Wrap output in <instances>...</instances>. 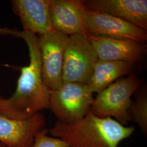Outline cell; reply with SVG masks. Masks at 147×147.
<instances>
[{
    "label": "cell",
    "instance_id": "1",
    "mask_svg": "<svg viewBox=\"0 0 147 147\" xmlns=\"http://www.w3.org/2000/svg\"><path fill=\"white\" fill-rule=\"evenodd\" d=\"M0 34L23 39L30 57L28 65L20 69V76L13 94L8 98L0 95V115L14 121H26L49 109L50 89L42 81L38 37L27 32L1 27Z\"/></svg>",
    "mask_w": 147,
    "mask_h": 147
},
{
    "label": "cell",
    "instance_id": "2",
    "mask_svg": "<svg viewBox=\"0 0 147 147\" xmlns=\"http://www.w3.org/2000/svg\"><path fill=\"white\" fill-rule=\"evenodd\" d=\"M135 129L123 125L112 118H100L89 110L84 118L70 124L56 121L49 132L66 142L69 147H117Z\"/></svg>",
    "mask_w": 147,
    "mask_h": 147
},
{
    "label": "cell",
    "instance_id": "3",
    "mask_svg": "<svg viewBox=\"0 0 147 147\" xmlns=\"http://www.w3.org/2000/svg\"><path fill=\"white\" fill-rule=\"evenodd\" d=\"M142 82L135 74L117 80L98 93L90 111L100 118L114 117L125 126L130 121L128 110L132 95L140 88Z\"/></svg>",
    "mask_w": 147,
    "mask_h": 147
},
{
    "label": "cell",
    "instance_id": "4",
    "mask_svg": "<svg viewBox=\"0 0 147 147\" xmlns=\"http://www.w3.org/2000/svg\"><path fill=\"white\" fill-rule=\"evenodd\" d=\"M93 100V93L86 84L63 82L57 89L50 90L49 109L57 121L70 124L84 118Z\"/></svg>",
    "mask_w": 147,
    "mask_h": 147
},
{
    "label": "cell",
    "instance_id": "5",
    "mask_svg": "<svg viewBox=\"0 0 147 147\" xmlns=\"http://www.w3.org/2000/svg\"><path fill=\"white\" fill-rule=\"evenodd\" d=\"M88 36H69L64 56L63 82L86 84L90 78L98 57Z\"/></svg>",
    "mask_w": 147,
    "mask_h": 147
},
{
    "label": "cell",
    "instance_id": "6",
    "mask_svg": "<svg viewBox=\"0 0 147 147\" xmlns=\"http://www.w3.org/2000/svg\"><path fill=\"white\" fill-rule=\"evenodd\" d=\"M69 36L55 30L38 37L42 81L50 90L63 83L64 56Z\"/></svg>",
    "mask_w": 147,
    "mask_h": 147
},
{
    "label": "cell",
    "instance_id": "7",
    "mask_svg": "<svg viewBox=\"0 0 147 147\" xmlns=\"http://www.w3.org/2000/svg\"><path fill=\"white\" fill-rule=\"evenodd\" d=\"M86 17L87 28L91 35L129 39L146 45L147 31L127 21L87 7Z\"/></svg>",
    "mask_w": 147,
    "mask_h": 147
},
{
    "label": "cell",
    "instance_id": "8",
    "mask_svg": "<svg viewBox=\"0 0 147 147\" xmlns=\"http://www.w3.org/2000/svg\"><path fill=\"white\" fill-rule=\"evenodd\" d=\"M87 7L84 0H50V14L54 30L69 36H89L86 26Z\"/></svg>",
    "mask_w": 147,
    "mask_h": 147
},
{
    "label": "cell",
    "instance_id": "9",
    "mask_svg": "<svg viewBox=\"0 0 147 147\" xmlns=\"http://www.w3.org/2000/svg\"><path fill=\"white\" fill-rule=\"evenodd\" d=\"M88 37L100 60L135 64L141 61L147 53L146 45L131 40L91 34Z\"/></svg>",
    "mask_w": 147,
    "mask_h": 147
},
{
    "label": "cell",
    "instance_id": "10",
    "mask_svg": "<svg viewBox=\"0 0 147 147\" xmlns=\"http://www.w3.org/2000/svg\"><path fill=\"white\" fill-rule=\"evenodd\" d=\"M40 112L26 121L10 119L0 115V143L7 147H32L34 137L45 126Z\"/></svg>",
    "mask_w": 147,
    "mask_h": 147
},
{
    "label": "cell",
    "instance_id": "11",
    "mask_svg": "<svg viewBox=\"0 0 147 147\" xmlns=\"http://www.w3.org/2000/svg\"><path fill=\"white\" fill-rule=\"evenodd\" d=\"M12 10L24 31L41 36L54 30L50 14V0H12Z\"/></svg>",
    "mask_w": 147,
    "mask_h": 147
},
{
    "label": "cell",
    "instance_id": "12",
    "mask_svg": "<svg viewBox=\"0 0 147 147\" xmlns=\"http://www.w3.org/2000/svg\"><path fill=\"white\" fill-rule=\"evenodd\" d=\"M90 9L110 14L147 30V0H84Z\"/></svg>",
    "mask_w": 147,
    "mask_h": 147
},
{
    "label": "cell",
    "instance_id": "13",
    "mask_svg": "<svg viewBox=\"0 0 147 147\" xmlns=\"http://www.w3.org/2000/svg\"><path fill=\"white\" fill-rule=\"evenodd\" d=\"M134 64L125 62L98 59L86 85L93 93L98 94L117 80L130 74Z\"/></svg>",
    "mask_w": 147,
    "mask_h": 147
},
{
    "label": "cell",
    "instance_id": "14",
    "mask_svg": "<svg viewBox=\"0 0 147 147\" xmlns=\"http://www.w3.org/2000/svg\"><path fill=\"white\" fill-rule=\"evenodd\" d=\"M134 100L132 101L128 113L130 121L137 124L143 133L147 134V88L138 89Z\"/></svg>",
    "mask_w": 147,
    "mask_h": 147
},
{
    "label": "cell",
    "instance_id": "15",
    "mask_svg": "<svg viewBox=\"0 0 147 147\" xmlns=\"http://www.w3.org/2000/svg\"><path fill=\"white\" fill-rule=\"evenodd\" d=\"M48 132L49 130L45 128L38 132L32 147H69L68 144L62 140L49 136Z\"/></svg>",
    "mask_w": 147,
    "mask_h": 147
},
{
    "label": "cell",
    "instance_id": "16",
    "mask_svg": "<svg viewBox=\"0 0 147 147\" xmlns=\"http://www.w3.org/2000/svg\"><path fill=\"white\" fill-rule=\"evenodd\" d=\"M0 147H7L6 146H5L4 144H3L2 143H0Z\"/></svg>",
    "mask_w": 147,
    "mask_h": 147
}]
</instances>
